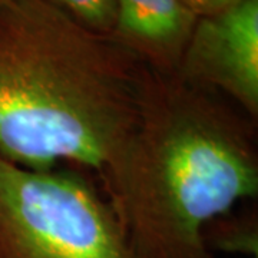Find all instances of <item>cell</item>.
I'll return each mask as SVG.
<instances>
[{
	"label": "cell",
	"instance_id": "6",
	"mask_svg": "<svg viewBox=\"0 0 258 258\" xmlns=\"http://www.w3.org/2000/svg\"><path fill=\"white\" fill-rule=\"evenodd\" d=\"M205 247L215 252L258 258V221L255 212L221 215L207 224L203 231Z\"/></svg>",
	"mask_w": 258,
	"mask_h": 258
},
{
	"label": "cell",
	"instance_id": "4",
	"mask_svg": "<svg viewBox=\"0 0 258 258\" xmlns=\"http://www.w3.org/2000/svg\"><path fill=\"white\" fill-rule=\"evenodd\" d=\"M176 74L258 119V0L198 18Z\"/></svg>",
	"mask_w": 258,
	"mask_h": 258
},
{
	"label": "cell",
	"instance_id": "2",
	"mask_svg": "<svg viewBox=\"0 0 258 258\" xmlns=\"http://www.w3.org/2000/svg\"><path fill=\"white\" fill-rule=\"evenodd\" d=\"M145 68L49 0L0 3V154L102 182L135 125Z\"/></svg>",
	"mask_w": 258,
	"mask_h": 258
},
{
	"label": "cell",
	"instance_id": "7",
	"mask_svg": "<svg viewBox=\"0 0 258 258\" xmlns=\"http://www.w3.org/2000/svg\"><path fill=\"white\" fill-rule=\"evenodd\" d=\"M82 26L101 35H112L116 25V0H49Z\"/></svg>",
	"mask_w": 258,
	"mask_h": 258
},
{
	"label": "cell",
	"instance_id": "1",
	"mask_svg": "<svg viewBox=\"0 0 258 258\" xmlns=\"http://www.w3.org/2000/svg\"><path fill=\"white\" fill-rule=\"evenodd\" d=\"M101 184L139 258H217L207 224L257 198V119L147 66L135 125Z\"/></svg>",
	"mask_w": 258,
	"mask_h": 258
},
{
	"label": "cell",
	"instance_id": "8",
	"mask_svg": "<svg viewBox=\"0 0 258 258\" xmlns=\"http://www.w3.org/2000/svg\"><path fill=\"white\" fill-rule=\"evenodd\" d=\"M182 2L198 18H201V16L218 13L232 5H235L240 0H182Z\"/></svg>",
	"mask_w": 258,
	"mask_h": 258
},
{
	"label": "cell",
	"instance_id": "5",
	"mask_svg": "<svg viewBox=\"0 0 258 258\" xmlns=\"http://www.w3.org/2000/svg\"><path fill=\"white\" fill-rule=\"evenodd\" d=\"M111 36L159 72H176L198 16L182 0H116Z\"/></svg>",
	"mask_w": 258,
	"mask_h": 258
},
{
	"label": "cell",
	"instance_id": "3",
	"mask_svg": "<svg viewBox=\"0 0 258 258\" xmlns=\"http://www.w3.org/2000/svg\"><path fill=\"white\" fill-rule=\"evenodd\" d=\"M0 258H139L108 197L79 171L0 154Z\"/></svg>",
	"mask_w": 258,
	"mask_h": 258
},
{
	"label": "cell",
	"instance_id": "9",
	"mask_svg": "<svg viewBox=\"0 0 258 258\" xmlns=\"http://www.w3.org/2000/svg\"><path fill=\"white\" fill-rule=\"evenodd\" d=\"M3 2H8V0H0V3H3Z\"/></svg>",
	"mask_w": 258,
	"mask_h": 258
}]
</instances>
